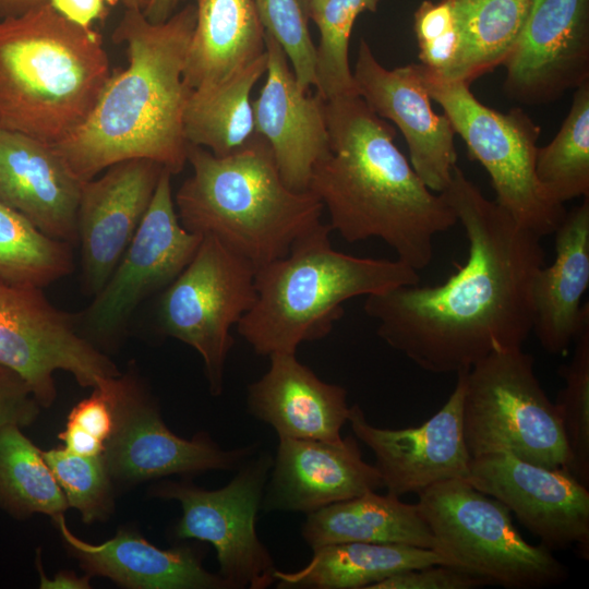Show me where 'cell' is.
Segmentation results:
<instances>
[{"label": "cell", "mask_w": 589, "mask_h": 589, "mask_svg": "<svg viewBox=\"0 0 589 589\" xmlns=\"http://www.w3.org/2000/svg\"><path fill=\"white\" fill-rule=\"evenodd\" d=\"M69 507L79 510L85 524L106 518L113 507L112 479L104 455L82 456L63 448L43 452Z\"/></svg>", "instance_id": "cell-36"}, {"label": "cell", "mask_w": 589, "mask_h": 589, "mask_svg": "<svg viewBox=\"0 0 589 589\" xmlns=\"http://www.w3.org/2000/svg\"><path fill=\"white\" fill-rule=\"evenodd\" d=\"M418 67L431 99L489 173L494 201L541 238L554 233L567 211L548 200L536 177L540 127L520 108L504 113L483 105L470 83L444 81Z\"/></svg>", "instance_id": "cell-9"}, {"label": "cell", "mask_w": 589, "mask_h": 589, "mask_svg": "<svg viewBox=\"0 0 589 589\" xmlns=\"http://www.w3.org/2000/svg\"><path fill=\"white\" fill-rule=\"evenodd\" d=\"M151 0H122L127 9L144 10L147 8Z\"/></svg>", "instance_id": "cell-47"}, {"label": "cell", "mask_w": 589, "mask_h": 589, "mask_svg": "<svg viewBox=\"0 0 589 589\" xmlns=\"http://www.w3.org/2000/svg\"><path fill=\"white\" fill-rule=\"evenodd\" d=\"M466 481L500 501L550 551L589 558V491L569 471L506 453L472 457Z\"/></svg>", "instance_id": "cell-15"}, {"label": "cell", "mask_w": 589, "mask_h": 589, "mask_svg": "<svg viewBox=\"0 0 589 589\" xmlns=\"http://www.w3.org/2000/svg\"><path fill=\"white\" fill-rule=\"evenodd\" d=\"M266 79L253 105L255 132L268 144L284 182L308 191L328 149L325 100L303 91L280 45L265 33Z\"/></svg>", "instance_id": "cell-21"}, {"label": "cell", "mask_w": 589, "mask_h": 589, "mask_svg": "<svg viewBox=\"0 0 589 589\" xmlns=\"http://www.w3.org/2000/svg\"><path fill=\"white\" fill-rule=\"evenodd\" d=\"M196 21L194 3L153 23L127 9L115 31L129 63L111 73L86 121L52 145L82 182L128 159L154 160L172 175L187 163L183 115L190 89L183 81Z\"/></svg>", "instance_id": "cell-3"}, {"label": "cell", "mask_w": 589, "mask_h": 589, "mask_svg": "<svg viewBox=\"0 0 589 589\" xmlns=\"http://www.w3.org/2000/svg\"><path fill=\"white\" fill-rule=\"evenodd\" d=\"M267 68L266 51L230 79L190 91L183 115L188 144L227 156L255 136L251 92Z\"/></svg>", "instance_id": "cell-29"}, {"label": "cell", "mask_w": 589, "mask_h": 589, "mask_svg": "<svg viewBox=\"0 0 589 589\" xmlns=\"http://www.w3.org/2000/svg\"><path fill=\"white\" fill-rule=\"evenodd\" d=\"M442 194L465 229V263L441 285L368 296L364 312L378 337L420 369L457 374L492 352L522 347L532 332V288L544 251L540 236L457 166Z\"/></svg>", "instance_id": "cell-1"}, {"label": "cell", "mask_w": 589, "mask_h": 589, "mask_svg": "<svg viewBox=\"0 0 589 589\" xmlns=\"http://www.w3.org/2000/svg\"><path fill=\"white\" fill-rule=\"evenodd\" d=\"M187 161L192 175L173 197L180 223L191 232L215 236L255 268L285 256L322 223L320 200L284 182L259 134L223 157L188 144Z\"/></svg>", "instance_id": "cell-5"}, {"label": "cell", "mask_w": 589, "mask_h": 589, "mask_svg": "<svg viewBox=\"0 0 589 589\" xmlns=\"http://www.w3.org/2000/svg\"><path fill=\"white\" fill-rule=\"evenodd\" d=\"M0 362L17 372L41 407L57 397L53 373L69 372L95 388L120 374L81 330L77 314L55 306L43 289L0 281Z\"/></svg>", "instance_id": "cell-12"}, {"label": "cell", "mask_w": 589, "mask_h": 589, "mask_svg": "<svg viewBox=\"0 0 589 589\" xmlns=\"http://www.w3.org/2000/svg\"><path fill=\"white\" fill-rule=\"evenodd\" d=\"M40 407L25 380L0 362V429L28 426L37 419Z\"/></svg>", "instance_id": "cell-41"}, {"label": "cell", "mask_w": 589, "mask_h": 589, "mask_svg": "<svg viewBox=\"0 0 589 589\" xmlns=\"http://www.w3.org/2000/svg\"><path fill=\"white\" fill-rule=\"evenodd\" d=\"M462 423L471 458L506 453L546 468H568L555 404L522 347L492 352L465 371Z\"/></svg>", "instance_id": "cell-8"}, {"label": "cell", "mask_w": 589, "mask_h": 589, "mask_svg": "<svg viewBox=\"0 0 589 589\" xmlns=\"http://www.w3.org/2000/svg\"><path fill=\"white\" fill-rule=\"evenodd\" d=\"M262 507L306 515L383 488L353 436L339 442L279 437Z\"/></svg>", "instance_id": "cell-20"}, {"label": "cell", "mask_w": 589, "mask_h": 589, "mask_svg": "<svg viewBox=\"0 0 589 589\" xmlns=\"http://www.w3.org/2000/svg\"><path fill=\"white\" fill-rule=\"evenodd\" d=\"M40 557L37 556L36 565L39 573V587L41 589H89L91 577L88 574L79 576L72 570H61L53 577H46L40 563Z\"/></svg>", "instance_id": "cell-43"}, {"label": "cell", "mask_w": 589, "mask_h": 589, "mask_svg": "<svg viewBox=\"0 0 589 589\" xmlns=\"http://www.w3.org/2000/svg\"><path fill=\"white\" fill-rule=\"evenodd\" d=\"M46 3L49 0H0V16H17Z\"/></svg>", "instance_id": "cell-45"}, {"label": "cell", "mask_w": 589, "mask_h": 589, "mask_svg": "<svg viewBox=\"0 0 589 589\" xmlns=\"http://www.w3.org/2000/svg\"><path fill=\"white\" fill-rule=\"evenodd\" d=\"M52 519L69 553L92 577H106L132 589H228L218 574L203 567L201 555L192 546L160 549L128 528L93 544L69 529L63 514Z\"/></svg>", "instance_id": "cell-24"}, {"label": "cell", "mask_w": 589, "mask_h": 589, "mask_svg": "<svg viewBox=\"0 0 589 589\" xmlns=\"http://www.w3.org/2000/svg\"><path fill=\"white\" fill-rule=\"evenodd\" d=\"M330 231L321 223L285 256L256 268V298L237 330L257 354L296 353L300 344L330 333L347 300L419 284L418 272L397 259L335 250Z\"/></svg>", "instance_id": "cell-6"}, {"label": "cell", "mask_w": 589, "mask_h": 589, "mask_svg": "<svg viewBox=\"0 0 589 589\" xmlns=\"http://www.w3.org/2000/svg\"><path fill=\"white\" fill-rule=\"evenodd\" d=\"M465 371L442 408L418 426L388 429L371 424L359 404L348 422L356 438L374 454L383 488L400 497L450 479L466 480L470 455L462 423Z\"/></svg>", "instance_id": "cell-16"}, {"label": "cell", "mask_w": 589, "mask_h": 589, "mask_svg": "<svg viewBox=\"0 0 589 589\" xmlns=\"http://www.w3.org/2000/svg\"><path fill=\"white\" fill-rule=\"evenodd\" d=\"M172 173L164 168L151 204L103 288L76 313L82 333L97 347L115 341L142 301L168 287L197 251L203 236L178 217Z\"/></svg>", "instance_id": "cell-13"}, {"label": "cell", "mask_w": 589, "mask_h": 589, "mask_svg": "<svg viewBox=\"0 0 589 589\" xmlns=\"http://www.w3.org/2000/svg\"><path fill=\"white\" fill-rule=\"evenodd\" d=\"M446 564L436 551L406 544L342 542L313 550L310 562L294 572L276 570L278 588L368 589L394 574Z\"/></svg>", "instance_id": "cell-28"}, {"label": "cell", "mask_w": 589, "mask_h": 589, "mask_svg": "<svg viewBox=\"0 0 589 589\" xmlns=\"http://www.w3.org/2000/svg\"><path fill=\"white\" fill-rule=\"evenodd\" d=\"M183 0H151L144 10L146 19L153 23H161L168 20Z\"/></svg>", "instance_id": "cell-44"}, {"label": "cell", "mask_w": 589, "mask_h": 589, "mask_svg": "<svg viewBox=\"0 0 589 589\" xmlns=\"http://www.w3.org/2000/svg\"><path fill=\"white\" fill-rule=\"evenodd\" d=\"M255 273L244 257L204 235L190 263L159 299V330L200 353L213 396L224 389L226 360L235 344L230 329L255 301Z\"/></svg>", "instance_id": "cell-10"}, {"label": "cell", "mask_w": 589, "mask_h": 589, "mask_svg": "<svg viewBox=\"0 0 589 589\" xmlns=\"http://www.w3.org/2000/svg\"><path fill=\"white\" fill-rule=\"evenodd\" d=\"M505 94L532 105L553 101L589 81V0H530L504 62Z\"/></svg>", "instance_id": "cell-17"}, {"label": "cell", "mask_w": 589, "mask_h": 589, "mask_svg": "<svg viewBox=\"0 0 589 589\" xmlns=\"http://www.w3.org/2000/svg\"><path fill=\"white\" fill-rule=\"evenodd\" d=\"M273 460L269 453L257 450L216 490L175 481L153 488L156 497L175 500L181 506L182 515L173 529L177 539L214 546L218 575L228 589H265L275 584L273 556L255 528Z\"/></svg>", "instance_id": "cell-11"}, {"label": "cell", "mask_w": 589, "mask_h": 589, "mask_svg": "<svg viewBox=\"0 0 589 589\" xmlns=\"http://www.w3.org/2000/svg\"><path fill=\"white\" fill-rule=\"evenodd\" d=\"M269 368L248 386L249 412L279 437L339 442L350 406L347 390L322 381L296 353L269 357Z\"/></svg>", "instance_id": "cell-23"}, {"label": "cell", "mask_w": 589, "mask_h": 589, "mask_svg": "<svg viewBox=\"0 0 589 589\" xmlns=\"http://www.w3.org/2000/svg\"><path fill=\"white\" fill-rule=\"evenodd\" d=\"M110 75L100 35L50 3L0 21V129L58 144L86 121Z\"/></svg>", "instance_id": "cell-4"}, {"label": "cell", "mask_w": 589, "mask_h": 589, "mask_svg": "<svg viewBox=\"0 0 589 589\" xmlns=\"http://www.w3.org/2000/svg\"><path fill=\"white\" fill-rule=\"evenodd\" d=\"M82 183L52 145L0 129V202L72 247Z\"/></svg>", "instance_id": "cell-22"}, {"label": "cell", "mask_w": 589, "mask_h": 589, "mask_svg": "<svg viewBox=\"0 0 589 589\" xmlns=\"http://www.w3.org/2000/svg\"><path fill=\"white\" fill-rule=\"evenodd\" d=\"M328 149L308 191L329 215L332 231L352 243L378 238L414 271L433 257L437 233L458 221L442 193L430 190L394 142L395 130L358 95L325 101Z\"/></svg>", "instance_id": "cell-2"}, {"label": "cell", "mask_w": 589, "mask_h": 589, "mask_svg": "<svg viewBox=\"0 0 589 589\" xmlns=\"http://www.w3.org/2000/svg\"><path fill=\"white\" fill-rule=\"evenodd\" d=\"M115 425L113 410L106 390L93 388L89 397L77 402L59 434L64 448L82 456L104 455Z\"/></svg>", "instance_id": "cell-39"}, {"label": "cell", "mask_w": 589, "mask_h": 589, "mask_svg": "<svg viewBox=\"0 0 589 589\" xmlns=\"http://www.w3.org/2000/svg\"><path fill=\"white\" fill-rule=\"evenodd\" d=\"M448 1L457 21L460 48L457 62L444 81L471 83L504 64L520 35L530 0Z\"/></svg>", "instance_id": "cell-30"}, {"label": "cell", "mask_w": 589, "mask_h": 589, "mask_svg": "<svg viewBox=\"0 0 589 589\" xmlns=\"http://www.w3.org/2000/svg\"><path fill=\"white\" fill-rule=\"evenodd\" d=\"M554 235V261L533 283L532 332L546 352L561 354L589 317L588 303L581 305L589 286V196L566 212Z\"/></svg>", "instance_id": "cell-25"}, {"label": "cell", "mask_w": 589, "mask_h": 589, "mask_svg": "<svg viewBox=\"0 0 589 589\" xmlns=\"http://www.w3.org/2000/svg\"><path fill=\"white\" fill-rule=\"evenodd\" d=\"M417 503L447 565L507 589L560 585L568 568L542 544L525 540L509 509L462 479L438 482Z\"/></svg>", "instance_id": "cell-7"}, {"label": "cell", "mask_w": 589, "mask_h": 589, "mask_svg": "<svg viewBox=\"0 0 589 589\" xmlns=\"http://www.w3.org/2000/svg\"><path fill=\"white\" fill-rule=\"evenodd\" d=\"M574 342L570 361L560 369L565 384L554 404L568 450L567 470L589 488V317Z\"/></svg>", "instance_id": "cell-35"}, {"label": "cell", "mask_w": 589, "mask_h": 589, "mask_svg": "<svg viewBox=\"0 0 589 589\" xmlns=\"http://www.w3.org/2000/svg\"><path fill=\"white\" fill-rule=\"evenodd\" d=\"M414 33L420 64L434 76L446 80L457 62L460 48L450 2L424 0L414 13Z\"/></svg>", "instance_id": "cell-38"}, {"label": "cell", "mask_w": 589, "mask_h": 589, "mask_svg": "<svg viewBox=\"0 0 589 589\" xmlns=\"http://www.w3.org/2000/svg\"><path fill=\"white\" fill-rule=\"evenodd\" d=\"M98 386L113 410V431L104 452L112 480L136 483L170 474L237 470L259 450L257 444L224 449L206 433L191 440L175 434L135 375L120 373Z\"/></svg>", "instance_id": "cell-14"}, {"label": "cell", "mask_w": 589, "mask_h": 589, "mask_svg": "<svg viewBox=\"0 0 589 589\" xmlns=\"http://www.w3.org/2000/svg\"><path fill=\"white\" fill-rule=\"evenodd\" d=\"M72 245L0 202V281L44 289L73 272Z\"/></svg>", "instance_id": "cell-32"}, {"label": "cell", "mask_w": 589, "mask_h": 589, "mask_svg": "<svg viewBox=\"0 0 589 589\" xmlns=\"http://www.w3.org/2000/svg\"><path fill=\"white\" fill-rule=\"evenodd\" d=\"M491 584L474 574L446 564H433L394 574L368 589H477Z\"/></svg>", "instance_id": "cell-40"}, {"label": "cell", "mask_w": 589, "mask_h": 589, "mask_svg": "<svg viewBox=\"0 0 589 589\" xmlns=\"http://www.w3.org/2000/svg\"><path fill=\"white\" fill-rule=\"evenodd\" d=\"M536 177L553 204L589 196V81L576 88L560 131L538 147Z\"/></svg>", "instance_id": "cell-33"}, {"label": "cell", "mask_w": 589, "mask_h": 589, "mask_svg": "<svg viewBox=\"0 0 589 589\" xmlns=\"http://www.w3.org/2000/svg\"><path fill=\"white\" fill-rule=\"evenodd\" d=\"M0 506L17 518L55 517L69 507L43 450L16 425L0 429Z\"/></svg>", "instance_id": "cell-31"}, {"label": "cell", "mask_w": 589, "mask_h": 589, "mask_svg": "<svg viewBox=\"0 0 589 589\" xmlns=\"http://www.w3.org/2000/svg\"><path fill=\"white\" fill-rule=\"evenodd\" d=\"M352 77L356 94L402 133L417 175L430 190L442 193L457 161L456 133L448 118L433 110L418 64L388 70L361 39Z\"/></svg>", "instance_id": "cell-18"}, {"label": "cell", "mask_w": 589, "mask_h": 589, "mask_svg": "<svg viewBox=\"0 0 589 589\" xmlns=\"http://www.w3.org/2000/svg\"><path fill=\"white\" fill-rule=\"evenodd\" d=\"M266 34L285 51L299 86L315 87V45L298 0H253Z\"/></svg>", "instance_id": "cell-37"}, {"label": "cell", "mask_w": 589, "mask_h": 589, "mask_svg": "<svg viewBox=\"0 0 589 589\" xmlns=\"http://www.w3.org/2000/svg\"><path fill=\"white\" fill-rule=\"evenodd\" d=\"M324 0H298L306 19H313Z\"/></svg>", "instance_id": "cell-46"}, {"label": "cell", "mask_w": 589, "mask_h": 589, "mask_svg": "<svg viewBox=\"0 0 589 589\" xmlns=\"http://www.w3.org/2000/svg\"><path fill=\"white\" fill-rule=\"evenodd\" d=\"M302 538L312 549L342 542L394 543L435 548L417 504L370 491L306 515Z\"/></svg>", "instance_id": "cell-27"}, {"label": "cell", "mask_w": 589, "mask_h": 589, "mask_svg": "<svg viewBox=\"0 0 589 589\" xmlns=\"http://www.w3.org/2000/svg\"><path fill=\"white\" fill-rule=\"evenodd\" d=\"M119 0H49L51 7L69 21L91 28L96 20H104L108 14V5Z\"/></svg>", "instance_id": "cell-42"}, {"label": "cell", "mask_w": 589, "mask_h": 589, "mask_svg": "<svg viewBox=\"0 0 589 589\" xmlns=\"http://www.w3.org/2000/svg\"><path fill=\"white\" fill-rule=\"evenodd\" d=\"M165 167L134 158L116 163L82 183L77 208L82 286L95 296L134 237Z\"/></svg>", "instance_id": "cell-19"}, {"label": "cell", "mask_w": 589, "mask_h": 589, "mask_svg": "<svg viewBox=\"0 0 589 589\" xmlns=\"http://www.w3.org/2000/svg\"><path fill=\"white\" fill-rule=\"evenodd\" d=\"M378 0H324L312 21L318 29L315 46V94L323 100L357 95L349 64V40L358 15L374 12Z\"/></svg>", "instance_id": "cell-34"}, {"label": "cell", "mask_w": 589, "mask_h": 589, "mask_svg": "<svg viewBox=\"0 0 589 589\" xmlns=\"http://www.w3.org/2000/svg\"><path fill=\"white\" fill-rule=\"evenodd\" d=\"M196 21L183 81L192 91L219 84L265 52V31L253 0H195Z\"/></svg>", "instance_id": "cell-26"}]
</instances>
